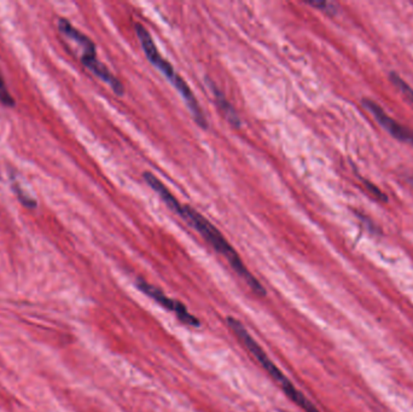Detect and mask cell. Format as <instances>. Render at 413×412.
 Returning <instances> with one entry per match:
<instances>
[{
	"instance_id": "4",
	"label": "cell",
	"mask_w": 413,
	"mask_h": 412,
	"mask_svg": "<svg viewBox=\"0 0 413 412\" xmlns=\"http://www.w3.org/2000/svg\"><path fill=\"white\" fill-rule=\"evenodd\" d=\"M137 288L160 306L168 310L170 312L174 313L175 317L178 318L179 321H182L185 326H194V328L201 326L200 319L195 317L192 313H190V311L187 310V306L183 303L165 295V293L160 291L156 286L145 282L143 279H138L137 281Z\"/></svg>"
},
{
	"instance_id": "8",
	"label": "cell",
	"mask_w": 413,
	"mask_h": 412,
	"mask_svg": "<svg viewBox=\"0 0 413 412\" xmlns=\"http://www.w3.org/2000/svg\"><path fill=\"white\" fill-rule=\"evenodd\" d=\"M57 26H58V29L61 33H63L65 36H68L69 39L74 40L75 43L83 48V53H97L96 44L92 41L91 38H88L86 34H83V32L79 31L78 28H75L68 20L60 18Z\"/></svg>"
},
{
	"instance_id": "7",
	"label": "cell",
	"mask_w": 413,
	"mask_h": 412,
	"mask_svg": "<svg viewBox=\"0 0 413 412\" xmlns=\"http://www.w3.org/2000/svg\"><path fill=\"white\" fill-rule=\"evenodd\" d=\"M143 178L149 187H151L152 190L158 195V197L165 202V206L178 215L179 211L183 204L179 202L178 199L172 194V191L165 187V184L157 178L156 175H154L151 172H144Z\"/></svg>"
},
{
	"instance_id": "10",
	"label": "cell",
	"mask_w": 413,
	"mask_h": 412,
	"mask_svg": "<svg viewBox=\"0 0 413 412\" xmlns=\"http://www.w3.org/2000/svg\"><path fill=\"white\" fill-rule=\"evenodd\" d=\"M13 192H15V195L18 196L20 202H21L25 207L29 209L36 208V206H38L36 201H35L33 197H31V196L27 195L26 192L22 190V187L18 185V182L13 184Z\"/></svg>"
},
{
	"instance_id": "9",
	"label": "cell",
	"mask_w": 413,
	"mask_h": 412,
	"mask_svg": "<svg viewBox=\"0 0 413 412\" xmlns=\"http://www.w3.org/2000/svg\"><path fill=\"white\" fill-rule=\"evenodd\" d=\"M210 90H212V93H213L214 100H215L217 108L222 112V115L225 117L229 124H231L233 127L241 126L242 121L239 119L238 114H237L236 109L232 107V105H231L229 100L225 97V95L214 84H210Z\"/></svg>"
},
{
	"instance_id": "1",
	"label": "cell",
	"mask_w": 413,
	"mask_h": 412,
	"mask_svg": "<svg viewBox=\"0 0 413 412\" xmlns=\"http://www.w3.org/2000/svg\"><path fill=\"white\" fill-rule=\"evenodd\" d=\"M178 217L182 218L187 224L194 227L215 252L219 253L222 258H225L232 270L238 274V277L244 283H247V286L257 295L266 296L265 286H262L260 281L247 269L238 253L236 252L235 248L229 244V241L224 237L220 230L209 222L207 218L203 217L200 212H197L190 206H182Z\"/></svg>"
},
{
	"instance_id": "13",
	"label": "cell",
	"mask_w": 413,
	"mask_h": 412,
	"mask_svg": "<svg viewBox=\"0 0 413 412\" xmlns=\"http://www.w3.org/2000/svg\"><path fill=\"white\" fill-rule=\"evenodd\" d=\"M306 4L313 6L316 9L320 10V11L327 13V15H335L337 13L336 5L332 4V3H327V1H309Z\"/></svg>"
},
{
	"instance_id": "12",
	"label": "cell",
	"mask_w": 413,
	"mask_h": 412,
	"mask_svg": "<svg viewBox=\"0 0 413 412\" xmlns=\"http://www.w3.org/2000/svg\"><path fill=\"white\" fill-rule=\"evenodd\" d=\"M0 102L6 107H13L16 105V102L13 100V95L10 93L6 84H5L4 79L0 74Z\"/></svg>"
},
{
	"instance_id": "5",
	"label": "cell",
	"mask_w": 413,
	"mask_h": 412,
	"mask_svg": "<svg viewBox=\"0 0 413 412\" xmlns=\"http://www.w3.org/2000/svg\"><path fill=\"white\" fill-rule=\"evenodd\" d=\"M363 105L369 110L370 113L374 115V119L382 125L383 128L388 131L394 138L413 145L412 131L409 130L407 127L402 126L401 124L395 121L394 119H391L388 114L384 113V110L374 100H363Z\"/></svg>"
},
{
	"instance_id": "2",
	"label": "cell",
	"mask_w": 413,
	"mask_h": 412,
	"mask_svg": "<svg viewBox=\"0 0 413 412\" xmlns=\"http://www.w3.org/2000/svg\"><path fill=\"white\" fill-rule=\"evenodd\" d=\"M226 323L236 338H238L239 343H242L244 348L257 360L261 368L270 375V378L278 385L279 388L284 392V394L287 395L289 399L292 400V403L304 412H320L302 392L299 391L294 386V383L280 371L278 366L274 364L270 359V357L267 356V353L255 341V338H252L247 328L242 324V321L235 317H227Z\"/></svg>"
},
{
	"instance_id": "3",
	"label": "cell",
	"mask_w": 413,
	"mask_h": 412,
	"mask_svg": "<svg viewBox=\"0 0 413 412\" xmlns=\"http://www.w3.org/2000/svg\"><path fill=\"white\" fill-rule=\"evenodd\" d=\"M135 28L137 38L140 40V46H142L144 55L148 58V61L158 72H161L162 75L173 85L174 88L182 95V98L185 102L187 109L190 110L196 124L201 128H205V130L208 127L207 117H205V113L201 108L198 100H196L195 95H194V92L189 86V84L180 77V74L175 72L172 63L167 61L165 57L162 56L161 53L157 48L156 44L152 39L150 32L142 23H135Z\"/></svg>"
},
{
	"instance_id": "14",
	"label": "cell",
	"mask_w": 413,
	"mask_h": 412,
	"mask_svg": "<svg viewBox=\"0 0 413 412\" xmlns=\"http://www.w3.org/2000/svg\"><path fill=\"white\" fill-rule=\"evenodd\" d=\"M364 184H365V187H367V190H369L370 192H372V195H374L377 200L381 201V202H387V196L384 195L382 191L379 190V187H374V184H371V182H367V180H364Z\"/></svg>"
},
{
	"instance_id": "6",
	"label": "cell",
	"mask_w": 413,
	"mask_h": 412,
	"mask_svg": "<svg viewBox=\"0 0 413 412\" xmlns=\"http://www.w3.org/2000/svg\"><path fill=\"white\" fill-rule=\"evenodd\" d=\"M81 63L87 69L91 72L92 74L96 75L103 83L107 84L111 90L118 95H125V86L115 75L108 69V67L102 63L97 58V53H83L81 55Z\"/></svg>"
},
{
	"instance_id": "11",
	"label": "cell",
	"mask_w": 413,
	"mask_h": 412,
	"mask_svg": "<svg viewBox=\"0 0 413 412\" xmlns=\"http://www.w3.org/2000/svg\"><path fill=\"white\" fill-rule=\"evenodd\" d=\"M391 81L413 103V88L409 87V84L405 83L404 80L395 73H391Z\"/></svg>"
}]
</instances>
